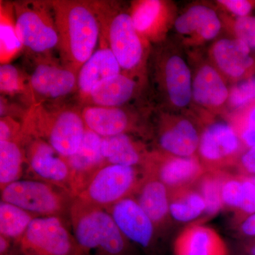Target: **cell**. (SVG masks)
Returning a JSON list of instances; mask_svg holds the SVG:
<instances>
[{"label":"cell","instance_id":"42","mask_svg":"<svg viewBox=\"0 0 255 255\" xmlns=\"http://www.w3.org/2000/svg\"><path fill=\"white\" fill-rule=\"evenodd\" d=\"M240 251L241 255H255V238L242 241Z\"/></svg>","mask_w":255,"mask_h":255},{"label":"cell","instance_id":"5","mask_svg":"<svg viewBox=\"0 0 255 255\" xmlns=\"http://www.w3.org/2000/svg\"><path fill=\"white\" fill-rule=\"evenodd\" d=\"M14 23L23 49L38 59L52 58L58 49L59 37L52 1L14 3Z\"/></svg>","mask_w":255,"mask_h":255},{"label":"cell","instance_id":"13","mask_svg":"<svg viewBox=\"0 0 255 255\" xmlns=\"http://www.w3.org/2000/svg\"><path fill=\"white\" fill-rule=\"evenodd\" d=\"M154 83L169 104L179 109L185 108L192 101L191 72L181 55L166 54L154 58Z\"/></svg>","mask_w":255,"mask_h":255},{"label":"cell","instance_id":"22","mask_svg":"<svg viewBox=\"0 0 255 255\" xmlns=\"http://www.w3.org/2000/svg\"><path fill=\"white\" fill-rule=\"evenodd\" d=\"M173 251L174 255H228L227 246L219 233L200 224L192 225L179 233Z\"/></svg>","mask_w":255,"mask_h":255},{"label":"cell","instance_id":"27","mask_svg":"<svg viewBox=\"0 0 255 255\" xmlns=\"http://www.w3.org/2000/svg\"><path fill=\"white\" fill-rule=\"evenodd\" d=\"M205 200L193 187L169 192V216L178 223L191 222L206 214Z\"/></svg>","mask_w":255,"mask_h":255},{"label":"cell","instance_id":"21","mask_svg":"<svg viewBox=\"0 0 255 255\" xmlns=\"http://www.w3.org/2000/svg\"><path fill=\"white\" fill-rule=\"evenodd\" d=\"M144 173L145 175L141 182L132 196L149 216L159 232L168 224L171 219L169 191L153 175L145 172Z\"/></svg>","mask_w":255,"mask_h":255},{"label":"cell","instance_id":"41","mask_svg":"<svg viewBox=\"0 0 255 255\" xmlns=\"http://www.w3.org/2000/svg\"><path fill=\"white\" fill-rule=\"evenodd\" d=\"M238 233L242 241L255 238V213L238 224Z\"/></svg>","mask_w":255,"mask_h":255},{"label":"cell","instance_id":"32","mask_svg":"<svg viewBox=\"0 0 255 255\" xmlns=\"http://www.w3.org/2000/svg\"><path fill=\"white\" fill-rule=\"evenodd\" d=\"M0 34H1V60H9L14 56L18 51L22 48L21 42L16 33L14 22H11L9 18L5 17L4 15L1 14V26H0Z\"/></svg>","mask_w":255,"mask_h":255},{"label":"cell","instance_id":"19","mask_svg":"<svg viewBox=\"0 0 255 255\" xmlns=\"http://www.w3.org/2000/svg\"><path fill=\"white\" fill-rule=\"evenodd\" d=\"M100 42V48L82 65L78 74L76 92L82 102L101 83L122 73L117 58L102 36Z\"/></svg>","mask_w":255,"mask_h":255},{"label":"cell","instance_id":"2","mask_svg":"<svg viewBox=\"0 0 255 255\" xmlns=\"http://www.w3.org/2000/svg\"><path fill=\"white\" fill-rule=\"evenodd\" d=\"M69 223L85 255H139L140 251L121 232L110 213L75 198Z\"/></svg>","mask_w":255,"mask_h":255},{"label":"cell","instance_id":"4","mask_svg":"<svg viewBox=\"0 0 255 255\" xmlns=\"http://www.w3.org/2000/svg\"><path fill=\"white\" fill-rule=\"evenodd\" d=\"M101 24V36L117 58L122 73L139 78L148 60L146 40L135 29L129 12L114 4L94 2Z\"/></svg>","mask_w":255,"mask_h":255},{"label":"cell","instance_id":"10","mask_svg":"<svg viewBox=\"0 0 255 255\" xmlns=\"http://www.w3.org/2000/svg\"><path fill=\"white\" fill-rule=\"evenodd\" d=\"M121 232L146 255H159L161 233L132 196L126 198L106 209Z\"/></svg>","mask_w":255,"mask_h":255},{"label":"cell","instance_id":"14","mask_svg":"<svg viewBox=\"0 0 255 255\" xmlns=\"http://www.w3.org/2000/svg\"><path fill=\"white\" fill-rule=\"evenodd\" d=\"M142 169L159 179L169 192L193 187L206 172L197 155L177 157L155 151H151Z\"/></svg>","mask_w":255,"mask_h":255},{"label":"cell","instance_id":"36","mask_svg":"<svg viewBox=\"0 0 255 255\" xmlns=\"http://www.w3.org/2000/svg\"><path fill=\"white\" fill-rule=\"evenodd\" d=\"M240 176L243 182V190L241 204L236 212L238 225L255 213V184L247 176Z\"/></svg>","mask_w":255,"mask_h":255},{"label":"cell","instance_id":"20","mask_svg":"<svg viewBox=\"0 0 255 255\" xmlns=\"http://www.w3.org/2000/svg\"><path fill=\"white\" fill-rule=\"evenodd\" d=\"M174 26L179 34L189 37L196 43L214 39L222 27L216 11L202 4L194 5L186 10L176 18Z\"/></svg>","mask_w":255,"mask_h":255},{"label":"cell","instance_id":"7","mask_svg":"<svg viewBox=\"0 0 255 255\" xmlns=\"http://www.w3.org/2000/svg\"><path fill=\"white\" fill-rule=\"evenodd\" d=\"M68 221L59 216L35 218L21 239L14 243V255H85Z\"/></svg>","mask_w":255,"mask_h":255},{"label":"cell","instance_id":"37","mask_svg":"<svg viewBox=\"0 0 255 255\" xmlns=\"http://www.w3.org/2000/svg\"><path fill=\"white\" fill-rule=\"evenodd\" d=\"M233 29L236 38L244 42L251 50H255V16L236 18Z\"/></svg>","mask_w":255,"mask_h":255},{"label":"cell","instance_id":"29","mask_svg":"<svg viewBox=\"0 0 255 255\" xmlns=\"http://www.w3.org/2000/svg\"><path fill=\"white\" fill-rule=\"evenodd\" d=\"M37 216L18 206L0 201V236L16 243Z\"/></svg>","mask_w":255,"mask_h":255},{"label":"cell","instance_id":"43","mask_svg":"<svg viewBox=\"0 0 255 255\" xmlns=\"http://www.w3.org/2000/svg\"><path fill=\"white\" fill-rule=\"evenodd\" d=\"M252 181V182H254L255 184V177H250V176H247Z\"/></svg>","mask_w":255,"mask_h":255},{"label":"cell","instance_id":"33","mask_svg":"<svg viewBox=\"0 0 255 255\" xmlns=\"http://www.w3.org/2000/svg\"><path fill=\"white\" fill-rule=\"evenodd\" d=\"M255 101V78L238 82L230 89L228 105L238 111Z\"/></svg>","mask_w":255,"mask_h":255},{"label":"cell","instance_id":"1","mask_svg":"<svg viewBox=\"0 0 255 255\" xmlns=\"http://www.w3.org/2000/svg\"><path fill=\"white\" fill-rule=\"evenodd\" d=\"M59 37L60 62L78 74L101 38V24L95 3L76 0L52 1Z\"/></svg>","mask_w":255,"mask_h":255},{"label":"cell","instance_id":"34","mask_svg":"<svg viewBox=\"0 0 255 255\" xmlns=\"http://www.w3.org/2000/svg\"><path fill=\"white\" fill-rule=\"evenodd\" d=\"M20 70L9 63L0 66V90L4 95H14L25 90L26 83Z\"/></svg>","mask_w":255,"mask_h":255},{"label":"cell","instance_id":"6","mask_svg":"<svg viewBox=\"0 0 255 255\" xmlns=\"http://www.w3.org/2000/svg\"><path fill=\"white\" fill-rule=\"evenodd\" d=\"M75 199L61 188L27 178L1 189V201L18 206L37 217L59 216L69 221L70 207Z\"/></svg>","mask_w":255,"mask_h":255},{"label":"cell","instance_id":"38","mask_svg":"<svg viewBox=\"0 0 255 255\" xmlns=\"http://www.w3.org/2000/svg\"><path fill=\"white\" fill-rule=\"evenodd\" d=\"M22 131V122H16L9 116L0 119V141L19 140Z\"/></svg>","mask_w":255,"mask_h":255},{"label":"cell","instance_id":"35","mask_svg":"<svg viewBox=\"0 0 255 255\" xmlns=\"http://www.w3.org/2000/svg\"><path fill=\"white\" fill-rule=\"evenodd\" d=\"M243 182L241 176L228 174L221 189L223 207L233 210L235 212L241 204Z\"/></svg>","mask_w":255,"mask_h":255},{"label":"cell","instance_id":"40","mask_svg":"<svg viewBox=\"0 0 255 255\" xmlns=\"http://www.w3.org/2000/svg\"><path fill=\"white\" fill-rule=\"evenodd\" d=\"M235 167L240 175L255 177V147L245 149Z\"/></svg>","mask_w":255,"mask_h":255},{"label":"cell","instance_id":"28","mask_svg":"<svg viewBox=\"0 0 255 255\" xmlns=\"http://www.w3.org/2000/svg\"><path fill=\"white\" fill-rule=\"evenodd\" d=\"M26 151L21 140L0 141V189L22 179Z\"/></svg>","mask_w":255,"mask_h":255},{"label":"cell","instance_id":"18","mask_svg":"<svg viewBox=\"0 0 255 255\" xmlns=\"http://www.w3.org/2000/svg\"><path fill=\"white\" fill-rule=\"evenodd\" d=\"M102 140V137L87 128L78 151L66 158L71 171V191L75 198L96 171L107 164L101 150Z\"/></svg>","mask_w":255,"mask_h":255},{"label":"cell","instance_id":"39","mask_svg":"<svg viewBox=\"0 0 255 255\" xmlns=\"http://www.w3.org/2000/svg\"><path fill=\"white\" fill-rule=\"evenodd\" d=\"M219 4L238 17L250 16L255 1L248 0H219Z\"/></svg>","mask_w":255,"mask_h":255},{"label":"cell","instance_id":"12","mask_svg":"<svg viewBox=\"0 0 255 255\" xmlns=\"http://www.w3.org/2000/svg\"><path fill=\"white\" fill-rule=\"evenodd\" d=\"M24 139L27 179L53 184L73 195L71 171L67 159L41 139Z\"/></svg>","mask_w":255,"mask_h":255},{"label":"cell","instance_id":"11","mask_svg":"<svg viewBox=\"0 0 255 255\" xmlns=\"http://www.w3.org/2000/svg\"><path fill=\"white\" fill-rule=\"evenodd\" d=\"M33 105L59 102L77 91L78 73L52 58L37 60L28 78Z\"/></svg>","mask_w":255,"mask_h":255},{"label":"cell","instance_id":"31","mask_svg":"<svg viewBox=\"0 0 255 255\" xmlns=\"http://www.w3.org/2000/svg\"><path fill=\"white\" fill-rule=\"evenodd\" d=\"M231 124L245 148L255 147V101L238 110Z\"/></svg>","mask_w":255,"mask_h":255},{"label":"cell","instance_id":"16","mask_svg":"<svg viewBox=\"0 0 255 255\" xmlns=\"http://www.w3.org/2000/svg\"><path fill=\"white\" fill-rule=\"evenodd\" d=\"M251 49L238 38H222L211 48V57L223 76L240 82L253 77L255 61Z\"/></svg>","mask_w":255,"mask_h":255},{"label":"cell","instance_id":"24","mask_svg":"<svg viewBox=\"0 0 255 255\" xmlns=\"http://www.w3.org/2000/svg\"><path fill=\"white\" fill-rule=\"evenodd\" d=\"M102 154L107 164L143 168L151 151L131 134L124 133L102 137Z\"/></svg>","mask_w":255,"mask_h":255},{"label":"cell","instance_id":"23","mask_svg":"<svg viewBox=\"0 0 255 255\" xmlns=\"http://www.w3.org/2000/svg\"><path fill=\"white\" fill-rule=\"evenodd\" d=\"M228 88L222 74L216 67L204 64L193 78L192 100L209 110H218L228 104Z\"/></svg>","mask_w":255,"mask_h":255},{"label":"cell","instance_id":"26","mask_svg":"<svg viewBox=\"0 0 255 255\" xmlns=\"http://www.w3.org/2000/svg\"><path fill=\"white\" fill-rule=\"evenodd\" d=\"M139 34L148 40H157L168 23V7L159 0H144L135 3L130 12Z\"/></svg>","mask_w":255,"mask_h":255},{"label":"cell","instance_id":"3","mask_svg":"<svg viewBox=\"0 0 255 255\" xmlns=\"http://www.w3.org/2000/svg\"><path fill=\"white\" fill-rule=\"evenodd\" d=\"M86 129L82 110L70 107L48 108L46 104H38L33 105L23 119L21 137L41 139L68 158L78 151Z\"/></svg>","mask_w":255,"mask_h":255},{"label":"cell","instance_id":"15","mask_svg":"<svg viewBox=\"0 0 255 255\" xmlns=\"http://www.w3.org/2000/svg\"><path fill=\"white\" fill-rule=\"evenodd\" d=\"M155 152L177 157L197 155L201 131L185 117L162 119L154 131Z\"/></svg>","mask_w":255,"mask_h":255},{"label":"cell","instance_id":"9","mask_svg":"<svg viewBox=\"0 0 255 255\" xmlns=\"http://www.w3.org/2000/svg\"><path fill=\"white\" fill-rule=\"evenodd\" d=\"M245 149L231 123L215 122L201 131L197 157L206 172H224L236 166Z\"/></svg>","mask_w":255,"mask_h":255},{"label":"cell","instance_id":"30","mask_svg":"<svg viewBox=\"0 0 255 255\" xmlns=\"http://www.w3.org/2000/svg\"><path fill=\"white\" fill-rule=\"evenodd\" d=\"M227 175L225 172H206L196 184L205 200L207 216H214L223 208L221 189Z\"/></svg>","mask_w":255,"mask_h":255},{"label":"cell","instance_id":"25","mask_svg":"<svg viewBox=\"0 0 255 255\" xmlns=\"http://www.w3.org/2000/svg\"><path fill=\"white\" fill-rule=\"evenodd\" d=\"M138 82L123 73L108 79L92 90L82 103L103 107H125L134 98Z\"/></svg>","mask_w":255,"mask_h":255},{"label":"cell","instance_id":"8","mask_svg":"<svg viewBox=\"0 0 255 255\" xmlns=\"http://www.w3.org/2000/svg\"><path fill=\"white\" fill-rule=\"evenodd\" d=\"M144 175L140 167L106 164L96 171L76 198L107 209L133 195Z\"/></svg>","mask_w":255,"mask_h":255},{"label":"cell","instance_id":"17","mask_svg":"<svg viewBox=\"0 0 255 255\" xmlns=\"http://www.w3.org/2000/svg\"><path fill=\"white\" fill-rule=\"evenodd\" d=\"M82 116L87 128L101 137L114 136L124 133L145 132L137 127V120L125 107H103L85 105Z\"/></svg>","mask_w":255,"mask_h":255}]
</instances>
